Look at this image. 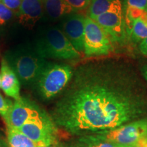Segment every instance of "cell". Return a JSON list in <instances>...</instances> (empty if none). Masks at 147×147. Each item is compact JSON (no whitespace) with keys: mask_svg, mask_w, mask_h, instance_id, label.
<instances>
[{"mask_svg":"<svg viewBox=\"0 0 147 147\" xmlns=\"http://www.w3.org/2000/svg\"><path fill=\"white\" fill-rule=\"evenodd\" d=\"M7 127V142L9 147H40L19 129Z\"/></svg>","mask_w":147,"mask_h":147,"instance_id":"cell-15","label":"cell"},{"mask_svg":"<svg viewBox=\"0 0 147 147\" xmlns=\"http://www.w3.org/2000/svg\"><path fill=\"white\" fill-rule=\"evenodd\" d=\"M34 50L44 59L74 60L81 57L61 29L51 27L44 31L36 42Z\"/></svg>","mask_w":147,"mask_h":147,"instance_id":"cell-4","label":"cell"},{"mask_svg":"<svg viewBox=\"0 0 147 147\" xmlns=\"http://www.w3.org/2000/svg\"><path fill=\"white\" fill-rule=\"evenodd\" d=\"M4 59L14 71L24 87H33L36 83L47 61L32 48L16 47L3 54Z\"/></svg>","mask_w":147,"mask_h":147,"instance_id":"cell-2","label":"cell"},{"mask_svg":"<svg viewBox=\"0 0 147 147\" xmlns=\"http://www.w3.org/2000/svg\"><path fill=\"white\" fill-rule=\"evenodd\" d=\"M1 75V89L3 93L9 97H12L14 100L21 97V82L18 80L14 71L2 59L0 67Z\"/></svg>","mask_w":147,"mask_h":147,"instance_id":"cell-12","label":"cell"},{"mask_svg":"<svg viewBox=\"0 0 147 147\" xmlns=\"http://www.w3.org/2000/svg\"><path fill=\"white\" fill-rule=\"evenodd\" d=\"M77 12L89 8L91 0H64Z\"/></svg>","mask_w":147,"mask_h":147,"instance_id":"cell-21","label":"cell"},{"mask_svg":"<svg viewBox=\"0 0 147 147\" xmlns=\"http://www.w3.org/2000/svg\"><path fill=\"white\" fill-rule=\"evenodd\" d=\"M125 147H141V146L138 144H136V145H132V146H125Z\"/></svg>","mask_w":147,"mask_h":147,"instance_id":"cell-28","label":"cell"},{"mask_svg":"<svg viewBox=\"0 0 147 147\" xmlns=\"http://www.w3.org/2000/svg\"><path fill=\"white\" fill-rule=\"evenodd\" d=\"M13 106V102L10 99L5 98L0 94V116L4 121L8 118L11 108Z\"/></svg>","mask_w":147,"mask_h":147,"instance_id":"cell-19","label":"cell"},{"mask_svg":"<svg viewBox=\"0 0 147 147\" xmlns=\"http://www.w3.org/2000/svg\"><path fill=\"white\" fill-rule=\"evenodd\" d=\"M113 42H123L125 39L126 29L125 23L122 0H117L106 12L95 18Z\"/></svg>","mask_w":147,"mask_h":147,"instance_id":"cell-8","label":"cell"},{"mask_svg":"<svg viewBox=\"0 0 147 147\" xmlns=\"http://www.w3.org/2000/svg\"><path fill=\"white\" fill-rule=\"evenodd\" d=\"M127 34L134 42L142 41L147 37V12L134 20Z\"/></svg>","mask_w":147,"mask_h":147,"instance_id":"cell-16","label":"cell"},{"mask_svg":"<svg viewBox=\"0 0 147 147\" xmlns=\"http://www.w3.org/2000/svg\"><path fill=\"white\" fill-rule=\"evenodd\" d=\"M123 9L146 11L147 0H124Z\"/></svg>","mask_w":147,"mask_h":147,"instance_id":"cell-20","label":"cell"},{"mask_svg":"<svg viewBox=\"0 0 147 147\" xmlns=\"http://www.w3.org/2000/svg\"><path fill=\"white\" fill-rule=\"evenodd\" d=\"M18 129L40 146H51L58 142L59 129L47 111L30 119Z\"/></svg>","mask_w":147,"mask_h":147,"instance_id":"cell-5","label":"cell"},{"mask_svg":"<svg viewBox=\"0 0 147 147\" xmlns=\"http://www.w3.org/2000/svg\"><path fill=\"white\" fill-rule=\"evenodd\" d=\"M15 15L16 14L13 11L0 2V27H3L8 24Z\"/></svg>","mask_w":147,"mask_h":147,"instance_id":"cell-18","label":"cell"},{"mask_svg":"<svg viewBox=\"0 0 147 147\" xmlns=\"http://www.w3.org/2000/svg\"><path fill=\"white\" fill-rule=\"evenodd\" d=\"M139 49L140 53L147 57V37L140 42L139 45Z\"/></svg>","mask_w":147,"mask_h":147,"instance_id":"cell-23","label":"cell"},{"mask_svg":"<svg viewBox=\"0 0 147 147\" xmlns=\"http://www.w3.org/2000/svg\"><path fill=\"white\" fill-rule=\"evenodd\" d=\"M54 146L55 147H66L63 143L59 142V141L57 143H55V144H54Z\"/></svg>","mask_w":147,"mask_h":147,"instance_id":"cell-27","label":"cell"},{"mask_svg":"<svg viewBox=\"0 0 147 147\" xmlns=\"http://www.w3.org/2000/svg\"><path fill=\"white\" fill-rule=\"evenodd\" d=\"M84 19L81 14L74 13L64 18L61 23V29L79 53H84Z\"/></svg>","mask_w":147,"mask_h":147,"instance_id":"cell-10","label":"cell"},{"mask_svg":"<svg viewBox=\"0 0 147 147\" xmlns=\"http://www.w3.org/2000/svg\"><path fill=\"white\" fill-rule=\"evenodd\" d=\"M146 12H147V8H146Z\"/></svg>","mask_w":147,"mask_h":147,"instance_id":"cell-32","label":"cell"},{"mask_svg":"<svg viewBox=\"0 0 147 147\" xmlns=\"http://www.w3.org/2000/svg\"><path fill=\"white\" fill-rule=\"evenodd\" d=\"M114 50L113 41L102 27L89 16L84 19V53L87 57L107 55Z\"/></svg>","mask_w":147,"mask_h":147,"instance_id":"cell-6","label":"cell"},{"mask_svg":"<svg viewBox=\"0 0 147 147\" xmlns=\"http://www.w3.org/2000/svg\"><path fill=\"white\" fill-rule=\"evenodd\" d=\"M117 1V0H91L88 11V16L91 19H95L109 10Z\"/></svg>","mask_w":147,"mask_h":147,"instance_id":"cell-17","label":"cell"},{"mask_svg":"<svg viewBox=\"0 0 147 147\" xmlns=\"http://www.w3.org/2000/svg\"><path fill=\"white\" fill-rule=\"evenodd\" d=\"M46 111L27 96H21L14 100L8 118L5 121L8 127L20 129L30 119L36 118Z\"/></svg>","mask_w":147,"mask_h":147,"instance_id":"cell-9","label":"cell"},{"mask_svg":"<svg viewBox=\"0 0 147 147\" xmlns=\"http://www.w3.org/2000/svg\"><path fill=\"white\" fill-rule=\"evenodd\" d=\"M40 147H55L54 145H51V146H40Z\"/></svg>","mask_w":147,"mask_h":147,"instance_id":"cell-29","label":"cell"},{"mask_svg":"<svg viewBox=\"0 0 147 147\" xmlns=\"http://www.w3.org/2000/svg\"><path fill=\"white\" fill-rule=\"evenodd\" d=\"M64 144L66 147H125L108 142L95 134L76 136Z\"/></svg>","mask_w":147,"mask_h":147,"instance_id":"cell-14","label":"cell"},{"mask_svg":"<svg viewBox=\"0 0 147 147\" xmlns=\"http://www.w3.org/2000/svg\"><path fill=\"white\" fill-rule=\"evenodd\" d=\"M138 145H140L141 147H147V136L139 143Z\"/></svg>","mask_w":147,"mask_h":147,"instance_id":"cell-26","label":"cell"},{"mask_svg":"<svg viewBox=\"0 0 147 147\" xmlns=\"http://www.w3.org/2000/svg\"><path fill=\"white\" fill-rule=\"evenodd\" d=\"M95 134L120 146L138 144L147 136V119H139Z\"/></svg>","mask_w":147,"mask_h":147,"instance_id":"cell-7","label":"cell"},{"mask_svg":"<svg viewBox=\"0 0 147 147\" xmlns=\"http://www.w3.org/2000/svg\"><path fill=\"white\" fill-rule=\"evenodd\" d=\"M142 83L131 67L117 61L84 63L51 111L59 129L79 136L136 121L146 110Z\"/></svg>","mask_w":147,"mask_h":147,"instance_id":"cell-1","label":"cell"},{"mask_svg":"<svg viewBox=\"0 0 147 147\" xmlns=\"http://www.w3.org/2000/svg\"><path fill=\"white\" fill-rule=\"evenodd\" d=\"M0 147H9L7 140L0 137Z\"/></svg>","mask_w":147,"mask_h":147,"instance_id":"cell-25","label":"cell"},{"mask_svg":"<svg viewBox=\"0 0 147 147\" xmlns=\"http://www.w3.org/2000/svg\"><path fill=\"white\" fill-rule=\"evenodd\" d=\"M23 1V0H1V2L11 10L13 11L16 15Z\"/></svg>","mask_w":147,"mask_h":147,"instance_id":"cell-22","label":"cell"},{"mask_svg":"<svg viewBox=\"0 0 147 147\" xmlns=\"http://www.w3.org/2000/svg\"><path fill=\"white\" fill-rule=\"evenodd\" d=\"M1 0H0V2H1Z\"/></svg>","mask_w":147,"mask_h":147,"instance_id":"cell-31","label":"cell"},{"mask_svg":"<svg viewBox=\"0 0 147 147\" xmlns=\"http://www.w3.org/2000/svg\"><path fill=\"white\" fill-rule=\"evenodd\" d=\"M44 15V0H23L16 16L23 26L32 27Z\"/></svg>","mask_w":147,"mask_h":147,"instance_id":"cell-11","label":"cell"},{"mask_svg":"<svg viewBox=\"0 0 147 147\" xmlns=\"http://www.w3.org/2000/svg\"><path fill=\"white\" fill-rule=\"evenodd\" d=\"M74 13L75 10L64 0H44V14L51 21H57Z\"/></svg>","mask_w":147,"mask_h":147,"instance_id":"cell-13","label":"cell"},{"mask_svg":"<svg viewBox=\"0 0 147 147\" xmlns=\"http://www.w3.org/2000/svg\"><path fill=\"white\" fill-rule=\"evenodd\" d=\"M74 71L69 65L47 61L32 87L35 94L43 102H49L59 96L71 81Z\"/></svg>","mask_w":147,"mask_h":147,"instance_id":"cell-3","label":"cell"},{"mask_svg":"<svg viewBox=\"0 0 147 147\" xmlns=\"http://www.w3.org/2000/svg\"><path fill=\"white\" fill-rule=\"evenodd\" d=\"M0 89H1V75H0Z\"/></svg>","mask_w":147,"mask_h":147,"instance_id":"cell-30","label":"cell"},{"mask_svg":"<svg viewBox=\"0 0 147 147\" xmlns=\"http://www.w3.org/2000/svg\"><path fill=\"white\" fill-rule=\"evenodd\" d=\"M141 71H142V76L144 77V78L145 79V80H146L147 83V65L142 67V69H141Z\"/></svg>","mask_w":147,"mask_h":147,"instance_id":"cell-24","label":"cell"}]
</instances>
